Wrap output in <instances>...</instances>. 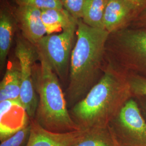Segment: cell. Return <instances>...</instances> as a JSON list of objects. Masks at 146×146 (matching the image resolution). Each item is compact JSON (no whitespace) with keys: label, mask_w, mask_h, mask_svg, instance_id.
Here are the masks:
<instances>
[{"label":"cell","mask_w":146,"mask_h":146,"mask_svg":"<svg viewBox=\"0 0 146 146\" xmlns=\"http://www.w3.org/2000/svg\"><path fill=\"white\" fill-rule=\"evenodd\" d=\"M131 96L126 72L106 61L99 81L69 114L81 131L108 127Z\"/></svg>","instance_id":"cell-1"},{"label":"cell","mask_w":146,"mask_h":146,"mask_svg":"<svg viewBox=\"0 0 146 146\" xmlns=\"http://www.w3.org/2000/svg\"><path fill=\"white\" fill-rule=\"evenodd\" d=\"M110 33L78 20L76 40L69 68V84L64 95L68 110L84 99L103 74L106 46Z\"/></svg>","instance_id":"cell-2"},{"label":"cell","mask_w":146,"mask_h":146,"mask_svg":"<svg viewBox=\"0 0 146 146\" xmlns=\"http://www.w3.org/2000/svg\"><path fill=\"white\" fill-rule=\"evenodd\" d=\"M37 51L39 63L34 66L33 80L38 106L34 119L42 127L52 132L80 131L70 115L57 75L45 56Z\"/></svg>","instance_id":"cell-3"},{"label":"cell","mask_w":146,"mask_h":146,"mask_svg":"<svg viewBox=\"0 0 146 146\" xmlns=\"http://www.w3.org/2000/svg\"><path fill=\"white\" fill-rule=\"evenodd\" d=\"M106 61L125 71L133 69L146 73V29L128 27L110 34Z\"/></svg>","instance_id":"cell-4"},{"label":"cell","mask_w":146,"mask_h":146,"mask_svg":"<svg viewBox=\"0 0 146 146\" xmlns=\"http://www.w3.org/2000/svg\"><path fill=\"white\" fill-rule=\"evenodd\" d=\"M78 23L58 34L46 35L37 43L59 80L64 81L69 75L71 55L75 44Z\"/></svg>","instance_id":"cell-5"},{"label":"cell","mask_w":146,"mask_h":146,"mask_svg":"<svg viewBox=\"0 0 146 146\" xmlns=\"http://www.w3.org/2000/svg\"><path fill=\"white\" fill-rule=\"evenodd\" d=\"M15 57L20 64L21 89L20 99L23 110L30 120L35 119L38 96L33 80V67L38 59L35 46L28 42L21 33L16 37Z\"/></svg>","instance_id":"cell-6"},{"label":"cell","mask_w":146,"mask_h":146,"mask_svg":"<svg viewBox=\"0 0 146 146\" xmlns=\"http://www.w3.org/2000/svg\"><path fill=\"white\" fill-rule=\"evenodd\" d=\"M120 146H146V122L135 101L128 100L109 125Z\"/></svg>","instance_id":"cell-7"},{"label":"cell","mask_w":146,"mask_h":146,"mask_svg":"<svg viewBox=\"0 0 146 146\" xmlns=\"http://www.w3.org/2000/svg\"><path fill=\"white\" fill-rule=\"evenodd\" d=\"M143 10L128 0H108L104 13V29L110 34L127 28Z\"/></svg>","instance_id":"cell-8"},{"label":"cell","mask_w":146,"mask_h":146,"mask_svg":"<svg viewBox=\"0 0 146 146\" xmlns=\"http://www.w3.org/2000/svg\"><path fill=\"white\" fill-rule=\"evenodd\" d=\"M13 11L22 36L36 46L47 35L41 19V11L28 6L16 5Z\"/></svg>","instance_id":"cell-9"},{"label":"cell","mask_w":146,"mask_h":146,"mask_svg":"<svg viewBox=\"0 0 146 146\" xmlns=\"http://www.w3.org/2000/svg\"><path fill=\"white\" fill-rule=\"evenodd\" d=\"M31 131L25 146H70L82 135L84 131L56 133L42 127L35 119L30 120Z\"/></svg>","instance_id":"cell-10"},{"label":"cell","mask_w":146,"mask_h":146,"mask_svg":"<svg viewBox=\"0 0 146 146\" xmlns=\"http://www.w3.org/2000/svg\"><path fill=\"white\" fill-rule=\"evenodd\" d=\"M19 28L13 8L8 5H2L0 9V67L3 70Z\"/></svg>","instance_id":"cell-11"},{"label":"cell","mask_w":146,"mask_h":146,"mask_svg":"<svg viewBox=\"0 0 146 146\" xmlns=\"http://www.w3.org/2000/svg\"><path fill=\"white\" fill-rule=\"evenodd\" d=\"M16 58V57H15ZM21 76L17 59L9 61L0 84V102L6 100H20Z\"/></svg>","instance_id":"cell-12"},{"label":"cell","mask_w":146,"mask_h":146,"mask_svg":"<svg viewBox=\"0 0 146 146\" xmlns=\"http://www.w3.org/2000/svg\"><path fill=\"white\" fill-rule=\"evenodd\" d=\"M41 19L47 35L55 34L60 30H65L78 23V20L64 9L42 10Z\"/></svg>","instance_id":"cell-13"},{"label":"cell","mask_w":146,"mask_h":146,"mask_svg":"<svg viewBox=\"0 0 146 146\" xmlns=\"http://www.w3.org/2000/svg\"><path fill=\"white\" fill-rule=\"evenodd\" d=\"M70 146H116V143L108 127L84 130L82 135Z\"/></svg>","instance_id":"cell-14"},{"label":"cell","mask_w":146,"mask_h":146,"mask_svg":"<svg viewBox=\"0 0 146 146\" xmlns=\"http://www.w3.org/2000/svg\"><path fill=\"white\" fill-rule=\"evenodd\" d=\"M108 1L87 0L82 17L84 23L92 28L104 29V13Z\"/></svg>","instance_id":"cell-15"},{"label":"cell","mask_w":146,"mask_h":146,"mask_svg":"<svg viewBox=\"0 0 146 146\" xmlns=\"http://www.w3.org/2000/svg\"><path fill=\"white\" fill-rule=\"evenodd\" d=\"M17 5L28 6L41 11L49 9H63L61 0H13Z\"/></svg>","instance_id":"cell-16"},{"label":"cell","mask_w":146,"mask_h":146,"mask_svg":"<svg viewBox=\"0 0 146 146\" xmlns=\"http://www.w3.org/2000/svg\"><path fill=\"white\" fill-rule=\"evenodd\" d=\"M31 131L29 121L13 135L2 141L0 146H23L26 144Z\"/></svg>","instance_id":"cell-17"},{"label":"cell","mask_w":146,"mask_h":146,"mask_svg":"<svg viewBox=\"0 0 146 146\" xmlns=\"http://www.w3.org/2000/svg\"><path fill=\"white\" fill-rule=\"evenodd\" d=\"M127 78L132 95L146 96V78L137 74H128Z\"/></svg>","instance_id":"cell-18"},{"label":"cell","mask_w":146,"mask_h":146,"mask_svg":"<svg viewBox=\"0 0 146 146\" xmlns=\"http://www.w3.org/2000/svg\"><path fill=\"white\" fill-rule=\"evenodd\" d=\"M63 8L76 20L82 19L87 0H61Z\"/></svg>","instance_id":"cell-19"},{"label":"cell","mask_w":146,"mask_h":146,"mask_svg":"<svg viewBox=\"0 0 146 146\" xmlns=\"http://www.w3.org/2000/svg\"><path fill=\"white\" fill-rule=\"evenodd\" d=\"M131 25L136 28L146 29V8L141 11Z\"/></svg>","instance_id":"cell-20"},{"label":"cell","mask_w":146,"mask_h":146,"mask_svg":"<svg viewBox=\"0 0 146 146\" xmlns=\"http://www.w3.org/2000/svg\"><path fill=\"white\" fill-rule=\"evenodd\" d=\"M141 7L143 10L146 8V0H128Z\"/></svg>","instance_id":"cell-21"},{"label":"cell","mask_w":146,"mask_h":146,"mask_svg":"<svg viewBox=\"0 0 146 146\" xmlns=\"http://www.w3.org/2000/svg\"><path fill=\"white\" fill-rule=\"evenodd\" d=\"M142 108H143V112H144L145 114L146 115V101H144V102H143V105H142Z\"/></svg>","instance_id":"cell-22"},{"label":"cell","mask_w":146,"mask_h":146,"mask_svg":"<svg viewBox=\"0 0 146 146\" xmlns=\"http://www.w3.org/2000/svg\"><path fill=\"white\" fill-rule=\"evenodd\" d=\"M114 139H115V138H114ZM115 141H116V140H115ZM116 146H119V144H118V143H117V142H116Z\"/></svg>","instance_id":"cell-23"}]
</instances>
